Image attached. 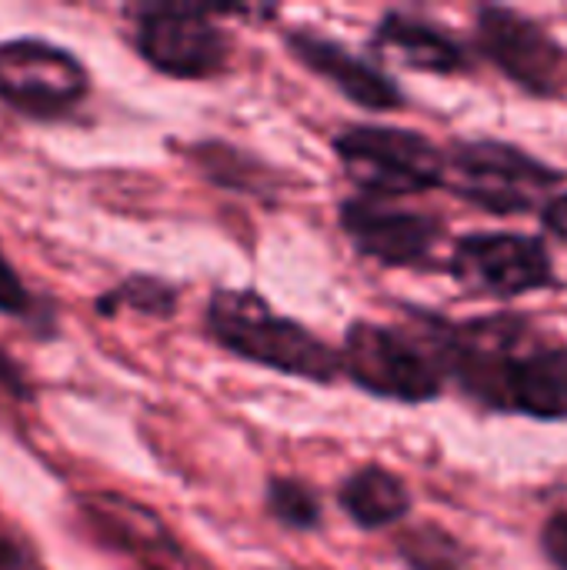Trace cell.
<instances>
[{
    "label": "cell",
    "instance_id": "13",
    "mask_svg": "<svg viewBox=\"0 0 567 570\" xmlns=\"http://www.w3.org/2000/svg\"><path fill=\"white\" fill-rule=\"evenodd\" d=\"M338 498H341L344 514L354 524L368 528V531L391 528L411 511L408 484L398 474H391L388 468H361V471H354L341 484Z\"/></svg>",
    "mask_w": 567,
    "mask_h": 570
},
{
    "label": "cell",
    "instance_id": "5",
    "mask_svg": "<svg viewBox=\"0 0 567 570\" xmlns=\"http://www.w3.org/2000/svg\"><path fill=\"white\" fill-rule=\"evenodd\" d=\"M341 367L361 391L401 404L434 401L444 387L438 357L408 341L401 331L368 321L348 327Z\"/></svg>",
    "mask_w": 567,
    "mask_h": 570
},
{
    "label": "cell",
    "instance_id": "16",
    "mask_svg": "<svg viewBox=\"0 0 567 570\" xmlns=\"http://www.w3.org/2000/svg\"><path fill=\"white\" fill-rule=\"evenodd\" d=\"M401 551L414 570H458V548L441 531H414Z\"/></svg>",
    "mask_w": 567,
    "mask_h": 570
},
{
    "label": "cell",
    "instance_id": "9",
    "mask_svg": "<svg viewBox=\"0 0 567 570\" xmlns=\"http://www.w3.org/2000/svg\"><path fill=\"white\" fill-rule=\"evenodd\" d=\"M478 43L485 57L535 97H555L565 83L561 43L531 17L511 7H485L478 13Z\"/></svg>",
    "mask_w": 567,
    "mask_h": 570
},
{
    "label": "cell",
    "instance_id": "8",
    "mask_svg": "<svg viewBox=\"0 0 567 570\" xmlns=\"http://www.w3.org/2000/svg\"><path fill=\"white\" fill-rule=\"evenodd\" d=\"M454 277L485 297H518L555 281L551 254L528 234H468L454 247Z\"/></svg>",
    "mask_w": 567,
    "mask_h": 570
},
{
    "label": "cell",
    "instance_id": "10",
    "mask_svg": "<svg viewBox=\"0 0 567 570\" xmlns=\"http://www.w3.org/2000/svg\"><path fill=\"white\" fill-rule=\"evenodd\" d=\"M341 227L351 237V244L388 267H411L421 264L441 227L428 214L401 210L384 204L381 197H351L341 204Z\"/></svg>",
    "mask_w": 567,
    "mask_h": 570
},
{
    "label": "cell",
    "instance_id": "15",
    "mask_svg": "<svg viewBox=\"0 0 567 570\" xmlns=\"http://www.w3.org/2000/svg\"><path fill=\"white\" fill-rule=\"evenodd\" d=\"M267 511L294 531H311L321 521L317 498L301 481H291V478L267 481Z\"/></svg>",
    "mask_w": 567,
    "mask_h": 570
},
{
    "label": "cell",
    "instance_id": "20",
    "mask_svg": "<svg viewBox=\"0 0 567 570\" xmlns=\"http://www.w3.org/2000/svg\"><path fill=\"white\" fill-rule=\"evenodd\" d=\"M0 570H40V568L30 561V554H23V548H20L13 538L0 534Z\"/></svg>",
    "mask_w": 567,
    "mask_h": 570
},
{
    "label": "cell",
    "instance_id": "14",
    "mask_svg": "<svg viewBox=\"0 0 567 570\" xmlns=\"http://www.w3.org/2000/svg\"><path fill=\"white\" fill-rule=\"evenodd\" d=\"M117 307H134L150 317H170L177 307V294H174V287H167L154 277H130L117 291L100 297V304H97L100 314H114Z\"/></svg>",
    "mask_w": 567,
    "mask_h": 570
},
{
    "label": "cell",
    "instance_id": "18",
    "mask_svg": "<svg viewBox=\"0 0 567 570\" xmlns=\"http://www.w3.org/2000/svg\"><path fill=\"white\" fill-rule=\"evenodd\" d=\"M541 548L558 570H567V511L555 514L541 531Z\"/></svg>",
    "mask_w": 567,
    "mask_h": 570
},
{
    "label": "cell",
    "instance_id": "7",
    "mask_svg": "<svg viewBox=\"0 0 567 570\" xmlns=\"http://www.w3.org/2000/svg\"><path fill=\"white\" fill-rule=\"evenodd\" d=\"M90 90L84 63L47 40L17 37L0 43V100L27 117H60Z\"/></svg>",
    "mask_w": 567,
    "mask_h": 570
},
{
    "label": "cell",
    "instance_id": "1",
    "mask_svg": "<svg viewBox=\"0 0 567 570\" xmlns=\"http://www.w3.org/2000/svg\"><path fill=\"white\" fill-rule=\"evenodd\" d=\"M434 354L458 384L495 411L567 421V347L531 341L518 317L438 324Z\"/></svg>",
    "mask_w": 567,
    "mask_h": 570
},
{
    "label": "cell",
    "instance_id": "2",
    "mask_svg": "<svg viewBox=\"0 0 567 570\" xmlns=\"http://www.w3.org/2000/svg\"><path fill=\"white\" fill-rule=\"evenodd\" d=\"M207 331L231 354L287 377L331 384L341 374V354L254 291H217L207 304Z\"/></svg>",
    "mask_w": 567,
    "mask_h": 570
},
{
    "label": "cell",
    "instance_id": "4",
    "mask_svg": "<svg viewBox=\"0 0 567 570\" xmlns=\"http://www.w3.org/2000/svg\"><path fill=\"white\" fill-rule=\"evenodd\" d=\"M334 150L368 197L421 194L444 184V154L418 130L358 124L334 140Z\"/></svg>",
    "mask_w": 567,
    "mask_h": 570
},
{
    "label": "cell",
    "instance_id": "17",
    "mask_svg": "<svg viewBox=\"0 0 567 570\" xmlns=\"http://www.w3.org/2000/svg\"><path fill=\"white\" fill-rule=\"evenodd\" d=\"M30 311H33V294L23 287V281L17 277V271L10 267V261L0 250V314L27 317Z\"/></svg>",
    "mask_w": 567,
    "mask_h": 570
},
{
    "label": "cell",
    "instance_id": "19",
    "mask_svg": "<svg viewBox=\"0 0 567 570\" xmlns=\"http://www.w3.org/2000/svg\"><path fill=\"white\" fill-rule=\"evenodd\" d=\"M541 220L551 234H558L561 240H567V190L555 194L545 207H541Z\"/></svg>",
    "mask_w": 567,
    "mask_h": 570
},
{
    "label": "cell",
    "instance_id": "11",
    "mask_svg": "<svg viewBox=\"0 0 567 570\" xmlns=\"http://www.w3.org/2000/svg\"><path fill=\"white\" fill-rule=\"evenodd\" d=\"M287 47L307 70L324 77L331 87H338L348 100H354L364 110H398L404 104V94L388 73H381L374 63H368L364 57L351 53L348 47L324 33L294 30L287 37Z\"/></svg>",
    "mask_w": 567,
    "mask_h": 570
},
{
    "label": "cell",
    "instance_id": "6",
    "mask_svg": "<svg viewBox=\"0 0 567 570\" xmlns=\"http://www.w3.org/2000/svg\"><path fill=\"white\" fill-rule=\"evenodd\" d=\"M214 7L150 3L137 13V50L167 77L201 80L227 63V37Z\"/></svg>",
    "mask_w": 567,
    "mask_h": 570
},
{
    "label": "cell",
    "instance_id": "12",
    "mask_svg": "<svg viewBox=\"0 0 567 570\" xmlns=\"http://www.w3.org/2000/svg\"><path fill=\"white\" fill-rule=\"evenodd\" d=\"M374 43H378V50H384L388 57H394L414 70L454 73L458 67H465L461 43L451 40L441 27L418 20L411 13H388L374 30Z\"/></svg>",
    "mask_w": 567,
    "mask_h": 570
},
{
    "label": "cell",
    "instance_id": "3",
    "mask_svg": "<svg viewBox=\"0 0 567 570\" xmlns=\"http://www.w3.org/2000/svg\"><path fill=\"white\" fill-rule=\"evenodd\" d=\"M561 180V170L505 140H461L444 154V187L495 217L535 210Z\"/></svg>",
    "mask_w": 567,
    "mask_h": 570
}]
</instances>
